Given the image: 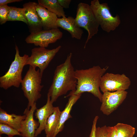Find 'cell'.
Here are the masks:
<instances>
[{"mask_svg": "<svg viewBox=\"0 0 137 137\" xmlns=\"http://www.w3.org/2000/svg\"><path fill=\"white\" fill-rule=\"evenodd\" d=\"M72 55L70 53L65 62L57 66L55 70L53 82L47 94L53 103L68 91L73 92L76 90L77 80L71 63Z\"/></svg>", "mask_w": 137, "mask_h": 137, "instance_id": "6da1fadb", "label": "cell"}, {"mask_svg": "<svg viewBox=\"0 0 137 137\" xmlns=\"http://www.w3.org/2000/svg\"><path fill=\"white\" fill-rule=\"evenodd\" d=\"M108 68V66L101 68L98 65L87 69L76 70L75 77L77 80L76 90L70 92L65 97L87 92L92 93L101 102L102 94L99 89L101 79Z\"/></svg>", "mask_w": 137, "mask_h": 137, "instance_id": "7a4b0ae2", "label": "cell"}, {"mask_svg": "<svg viewBox=\"0 0 137 137\" xmlns=\"http://www.w3.org/2000/svg\"><path fill=\"white\" fill-rule=\"evenodd\" d=\"M29 66V69L21 83V89L28 101L27 108H30L40 99V92L43 87L41 85L42 76L39 68Z\"/></svg>", "mask_w": 137, "mask_h": 137, "instance_id": "3957f363", "label": "cell"}, {"mask_svg": "<svg viewBox=\"0 0 137 137\" xmlns=\"http://www.w3.org/2000/svg\"><path fill=\"white\" fill-rule=\"evenodd\" d=\"M15 54L14 60L12 62L8 71L0 77V87L5 90L13 86L19 88L22 82V73L24 66L29 56L25 54L20 56L18 46L15 48Z\"/></svg>", "mask_w": 137, "mask_h": 137, "instance_id": "277c9868", "label": "cell"}, {"mask_svg": "<svg viewBox=\"0 0 137 137\" xmlns=\"http://www.w3.org/2000/svg\"><path fill=\"white\" fill-rule=\"evenodd\" d=\"M76 18L77 25L87 30L88 35L84 47L89 40L96 34L98 31L99 25L95 17L90 5L80 3L78 5Z\"/></svg>", "mask_w": 137, "mask_h": 137, "instance_id": "5b68a950", "label": "cell"}, {"mask_svg": "<svg viewBox=\"0 0 137 137\" xmlns=\"http://www.w3.org/2000/svg\"><path fill=\"white\" fill-rule=\"evenodd\" d=\"M95 17L102 30L107 32L115 30L121 23L119 16H114L107 3H100L98 0H93L90 5Z\"/></svg>", "mask_w": 137, "mask_h": 137, "instance_id": "8992f818", "label": "cell"}, {"mask_svg": "<svg viewBox=\"0 0 137 137\" xmlns=\"http://www.w3.org/2000/svg\"><path fill=\"white\" fill-rule=\"evenodd\" d=\"M61 48V46L51 49L40 47H35L31 50V54L29 57L26 65L38 67L42 75L44 70Z\"/></svg>", "mask_w": 137, "mask_h": 137, "instance_id": "52a82bcc", "label": "cell"}, {"mask_svg": "<svg viewBox=\"0 0 137 137\" xmlns=\"http://www.w3.org/2000/svg\"><path fill=\"white\" fill-rule=\"evenodd\" d=\"M130 83L129 79L124 74L107 73L101 78L100 88L103 93L125 91L128 89Z\"/></svg>", "mask_w": 137, "mask_h": 137, "instance_id": "ba28073f", "label": "cell"}, {"mask_svg": "<svg viewBox=\"0 0 137 137\" xmlns=\"http://www.w3.org/2000/svg\"><path fill=\"white\" fill-rule=\"evenodd\" d=\"M62 32L58 28L42 30L31 33L26 38L28 44H33L35 46L46 47L51 43H54L61 39Z\"/></svg>", "mask_w": 137, "mask_h": 137, "instance_id": "9c48e42d", "label": "cell"}, {"mask_svg": "<svg viewBox=\"0 0 137 137\" xmlns=\"http://www.w3.org/2000/svg\"><path fill=\"white\" fill-rule=\"evenodd\" d=\"M102 94L100 110L104 114L109 115L115 110L126 99L125 91H106Z\"/></svg>", "mask_w": 137, "mask_h": 137, "instance_id": "30bf717a", "label": "cell"}, {"mask_svg": "<svg viewBox=\"0 0 137 137\" xmlns=\"http://www.w3.org/2000/svg\"><path fill=\"white\" fill-rule=\"evenodd\" d=\"M35 103L30 108H27L24 114L26 115L25 118L21 122L19 132L22 137H36L35 133L39 124L34 118V113L37 109Z\"/></svg>", "mask_w": 137, "mask_h": 137, "instance_id": "8fae6325", "label": "cell"}, {"mask_svg": "<svg viewBox=\"0 0 137 137\" xmlns=\"http://www.w3.org/2000/svg\"><path fill=\"white\" fill-rule=\"evenodd\" d=\"M38 4L35 2H29L23 5L29 31L30 33L43 30L41 20L36 9V7Z\"/></svg>", "mask_w": 137, "mask_h": 137, "instance_id": "7c38bea8", "label": "cell"}, {"mask_svg": "<svg viewBox=\"0 0 137 137\" xmlns=\"http://www.w3.org/2000/svg\"><path fill=\"white\" fill-rule=\"evenodd\" d=\"M53 104L50 96L47 94L46 104L40 108L36 109L35 115L36 118L38 120L39 125L36 132V137L44 130L47 120L54 111L55 107L53 106Z\"/></svg>", "mask_w": 137, "mask_h": 137, "instance_id": "4fadbf2b", "label": "cell"}, {"mask_svg": "<svg viewBox=\"0 0 137 137\" xmlns=\"http://www.w3.org/2000/svg\"><path fill=\"white\" fill-rule=\"evenodd\" d=\"M57 28L61 27L68 32L73 38L81 39L83 30L76 24L75 18L71 16L58 18L56 22Z\"/></svg>", "mask_w": 137, "mask_h": 137, "instance_id": "5bb4252c", "label": "cell"}, {"mask_svg": "<svg viewBox=\"0 0 137 137\" xmlns=\"http://www.w3.org/2000/svg\"><path fill=\"white\" fill-rule=\"evenodd\" d=\"M36 9L41 19L43 30L58 28L56 25L58 18L56 14L39 4L36 6Z\"/></svg>", "mask_w": 137, "mask_h": 137, "instance_id": "9a60e30c", "label": "cell"}, {"mask_svg": "<svg viewBox=\"0 0 137 137\" xmlns=\"http://www.w3.org/2000/svg\"><path fill=\"white\" fill-rule=\"evenodd\" d=\"M81 95V94L72 95L70 96L65 109L61 111L59 123L53 137H56L59 132L63 130L65 122L69 118L72 117L70 113L72 107Z\"/></svg>", "mask_w": 137, "mask_h": 137, "instance_id": "2e32d148", "label": "cell"}, {"mask_svg": "<svg viewBox=\"0 0 137 137\" xmlns=\"http://www.w3.org/2000/svg\"><path fill=\"white\" fill-rule=\"evenodd\" d=\"M26 115H18L12 113L9 114L0 108V123L9 125L19 131L22 121L26 118Z\"/></svg>", "mask_w": 137, "mask_h": 137, "instance_id": "e0dca14e", "label": "cell"}, {"mask_svg": "<svg viewBox=\"0 0 137 137\" xmlns=\"http://www.w3.org/2000/svg\"><path fill=\"white\" fill-rule=\"evenodd\" d=\"M61 111L58 107H55L53 112L48 118L44 129L46 137H53L59 123Z\"/></svg>", "mask_w": 137, "mask_h": 137, "instance_id": "ac0fdd59", "label": "cell"}, {"mask_svg": "<svg viewBox=\"0 0 137 137\" xmlns=\"http://www.w3.org/2000/svg\"><path fill=\"white\" fill-rule=\"evenodd\" d=\"M38 4L55 14L59 18L66 17L63 8L59 4L58 0H38Z\"/></svg>", "mask_w": 137, "mask_h": 137, "instance_id": "d6986e66", "label": "cell"}, {"mask_svg": "<svg viewBox=\"0 0 137 137\" xmlns=\"http://www.w3.org/2000/svg\"><path fill=\"white\" fill-rule=\"evenodd\" d=\"M7 21H22L27 25L28 22L25 15V10L23 8L10 6L7 17Z\"/></svg>", "mask_w": 137, "mask_h": 137, "instance_id": "ffe728a7", "label": "cell"}, {"mask_svg": "<svg viewBox=\"0 0 137 137\" xmlns=\"http://www.w3.org/2000/svg\"><path fill=\"white\" fill-rule=\"evenodd\" d=\"M118 137H133L135 128L127 124L118 123L114 126Z\"/></svg>", "mask_w": 137, "mask_h": 137, "instance_id": "44dd1931", "label": "cell"}, {"mask_svg": "<svg viewBox=\"0 0 137 137\" xmlns=\"http://www.w3.org/2000/svg\"><path fill=\"white\" fill-rule=\"evenodd\" d=\"M4 134L9 136L13 137L15 135L21 136V133L17 130L7 124L0 123V135Z\"/></svg>", "mask_w": 137, "mask_h": 137, "instance_id": "7402d4cb", "label": "cell"}, {"mask_svg": "<svg viewBox=\"0 0 137 137\" xmlns=\"http://www.w3.org/2000/svg\"><path fill=\"white\" fill-rule=\"evenodd\" d=\"M10 6L7 5L0 6V23L1 25L7 21V15L9 11Z\"/></svg>", "mask_w": 137, "mask_h": 137, "instance_id": "603a6c76", "label": "cell"}, {"mask_svg": "<svg viewBox=\"0 0 137 137\" xmlns=\"http://www.w3.org/2000/svg\"><path fill=\"white\" fill-rule=\"evenodd\" d=\"M107 127L106 125L96 128V137H108Z\"/></svg>", "mask_w": 137, "mask_h": 137, "instance_id": "cb8c5ba5", "label": "cell"}, {"mask_svg": "<svg viewBox=\"0 0 137 137\" xmlns=\"http://www.w3.org/2000/svg\"><path fill=\"white\" fill-rule=\"evenodd\" d=\"M98 118V116H95L94 119L91 133L89 137H96V125Z\"/></svg>", "mask_w": 137, "mask_h": 137, "instance_id": "d4e9b609", "label": "cell"}, {"mask_svg": "<svg viewBox=\"0 0 137 137\" xmlns=\"http://www.w3.org/2000/svg\"><path fill=\"white\" fill-rule=\"evenodd\" d=\"M107 130L108 137H118L114 126L107 127Z\"/></svg>", "mask_w": 137, "mask_h": 137, "instance_id": "484cf974", "label": "cell"}, {"mask_svg": "<svg viewBox=\"0 0 137 137\" xmlns=\"http://www.w3.org/2000/svg\"><path fill=\"white\" fill-rule=\"evenodd\" d=\"M61 6L63 8H68L71 1V0H58Z\"/></svg>", "mask_w": 137, "mask_h": 137, "instance_id": "4316f807", "label": "cell"}, {"mask_svg": "<svg viewBox=\"0 0 137 137\" xmlns=\"http://www.w3.org/2000/svg\"><path fill=\"white\" fill-rule=\"evenodd\" d=\"M22 0H0V6L6 5L9 3L22 1Z\"/></svg>", "mask_w": 137, "mask_h": 137, "instance_id": "83f0119b", "label": "cell"}, {"mask_svg": "<svg viewBox=\"0 0 137 137\" xmlns=\"http://www.w3.org/2000/svg\"><path fill=\"white\" fill-rule=\"evenodd\" d=\"M0 137H2V136L1 135L0 136ZM5 137H11V136H7Z\"/></svg>", "mask_w": 137, "mask_h": 137, "instance_id": "f1b7e54d", "label": "cell"}]
</instances>
